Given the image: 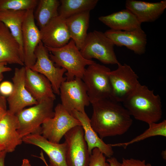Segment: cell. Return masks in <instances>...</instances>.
<instances>
[{
	"label": "cell",
	"instance_id": "f546056e",
	"mask_svg": "<svg viewBox=\"0 0 166 166\" xmlns=\"http://www.w3.org/2000/svg\"><path fill=\"white\" fill-rule=\"evenodd\" d=\"M121 164L123 166H152L149 163L146 164L145 160H141L133 158H123Z\"/></svg>",
	"mask_w": 166,
	"mask_h": 166
},
{
	"label": "cell",
	"instance_id": "cb8c5ba5",
	"mask_svg": "<svg viewBox=\"0 0 166 166\" xmlns=\"http://www.w3.org/2000/svg\"><path fill=\"white\" fill-rule=\"evenodd\" d=\"M26 12L25 10L0 11V22L3 23L8 28L17 41L23 56L22 26Z\"/></svg>",
	"mask_w": 166,
	"mask_h": 166
},
{
	"label": "cell",
	"instance_id": "ba28073f",
	"mask_svg": "<svg viewBox=\"0 0 166 166\" xmlns=\"http://www.w3.org/2000/svg\"><path fill=\"white\" fill-rule=\"evenodd\" d=\"M117 65L116 69L109 73L112 89L111 98L121 103L134 91L140 83L138 75L130 65L120 63Z\"/></svg>",
	"mask_w": 166,
	"mask_h": 166
},
{
	"label": "cell",
	"instance_id": "3957f363",
	"mask_svg": "<svg viewBox=\"0 0 166 166\" xmlns=\"http://www.w3.org/2000/svg\"><path fill=\"white\" fill-rule=\"evenodd\" d=\"M46 47L53 63L58 67L66 69V72L65 74L67 81L73 80L75 78L82 79L86 66L95 62L92 60L85 58L72 39L60 48Z\"/></svg>",
	"mask_w": 166,
	"mask_h": 166
},
{
	"label": "cell",
	"instance_id": "52a82bcc",
	"mask_svg": "<svg viewBox=\"0 0 166 166\" xmlns=\"http://www.w3.org/2000/svg\"><path fill=\"white\" fill-rule=\"evenodd\" d=\"M54 115L45 120L41 126V134L49 141L59 143L70 129L81 125L79 120L70 114L61 104L54 109Z\"/></svg>",
	"mask_w": 166,
	"mask_h": 166
},
{
	"label": "cell",
	"instance_id": "4316f807",
	"mask_svg": "<svg viewBox=\"0 0 166 166\" xmlns=\"http://www.w3.org/2000/svg\"><path fill=\"white\" fill-rule=\"evenodd\" d=\"M149 128L143 133L131 140L126 142L110 144L113 147H122L125 149L129 145L143 140L147 138L156 136L166 137V120L160 123H153L148 124Z\"/></svg>",
	"mask_w": 166,
	"mask_h": 166
},
{
	"label": "cell",
	"instance_id": "5bb4252c",
	"mask_svg": "<svg viewBox=\"0 0 166 166\" xmlns=\"http://www.w3.org/2000/svg\"><path fill=\"white\" fill-rule=\"evenodd\" d=\"M40 30L41 42L47 47H62L71 39L65 19L59 15L51 20Z\"/></svg>",
	"mask_w": 166,
	"mask_h": 166
},
{
	"label": "cell",
	"instance_id": "d6986e66",
	"mask_svg": "<svg viewBox=\"0 0 166 166\" xmlns=\"http://www.w3.org/2000/svg\"><path fill=\"white\" fill-rule=\"evenodd\" d=\"M25 67V86L35 99L38 102L48 99L55 100L56 96L48 79L30 68Z\"/></svg>",
	"mask_w": 166,
	"mask_h": 166
},
{
	"label": "cell",
	"instance_id": "603a6c76",
	"mask_svg": "<svg viewBox=\"0 0 166 166\" xmlns=\"http://www.w3.org/2000/svg\"><path fill=\"white\" fill-rule=\"evenodd\" d=\"M90 12L81 13L65 19L70 38L79 50L82 47L88 34Z\"/></svg>",
	"mask_w": 166,
	"mask_h": 166
},
{
	"label": "cell",
	"instance_id": "5b68a950",
	"mask_svg": "<svg viewBox=\"0 0 166 166\" xmlns=\"http://www.w3.org/2000/svg\"><path fill=\"white\" fill-rule=\"evenodd\" d=\"M108 67L95 62L86 68L82 78L90 103L111 98L112 89Z\"/></svg>",
	"mask_w": 166,
	"mask_h": 166
},
{
	"label": "cell",
	"instance_id": "8fae6325",
	"mask_svg": "<svg viewBox=\"0 0 166 166\" xmlns=\"http://www.w3.org/2000/svg\"><path fill=\"white\" fill-rule=\"evenodd\" d=\"M35 55L36 61L30 68L33 70L45 76L50 82L55 94H60V88L62 82L66 80L64 75L65 69L56 67L51 59L49 52L41 42L37 46Z\"/></svg>",
	"mask_w": 166,
	"mask_h": 166
},
{
	"label": "cell",
	"instance_id": "9a60e30c",
	"mask_svg": "<svg viewBox=\"0 0 166 166\" xmlns=\"http://www.w3.org/2000/svg\"><path fill=\"white\" fill-rule=\"evenodd\" d=\"M117 46H124L137 54L145 53L147 43V35L142 28L132 31L112 29L104 33Z\"/></svg>",
	"mask_w": 166,
	"mask_h": 166
},
{
	"label": "cell",
	"instance_id": "ab89813d",
	"mask_svg": "<svg viewBox=\"0 0 166 166\" xmlns=\"http://www.w3.org/2000/svg\"><path fill=\"white\" fill-rule=\"evenodd\" d=\"M4 150V148L0 145V152Z\"/></svg>",
	"mask_w": 166,
	"mask_h": 166
},
{
	"label": "cell",
	"instance_id": "4fadbf2b",
	"mask_svg": "<svg viewBox=\"0 0 166 166\" xmlns=\"http://www.w3.org/2000/svg\"><path fill=\"white\" fill-rule=\"evenodd\" d=\"M24 66L30 68L35 63V51L41 42V34L35 22L34 10L26 11L22 26Z\"/></svg>",
	"mask_w": 166,
	"mask_h": 166
},
{
	"label": "cell",
	"instance_id": "2e32d148",
	"mask_svg": "<svg viewBox=\"0 0 166 166\" xmlns=\"http://www.w3.org/2000/svg\"><path fill=\"white\" fill-rule=\"evenodd\" d=\"M24 143L40 148L49 158V166H68L66 158V145L51 142L39 133L29 135L22 138Z\"/></svg>",
	"mask_w": 166,
	"mask_h": 166
},
{
	"label": "cell",
	"instance_id": "f35d334b",
	"mask_svg": "<svg viewBox=\"0 0 166 166\" xmlns=\"http://www.w3.org/2000/svg\"><path fill=\"white\" fill-rule=\"evenodd\" d=\"M161 155L162 156V157L164 159L166 160V151H163L162 152Z\"/></svg>",
	"mask_w": 166,
	"mask_h": 166
},
{
	"label": "cell",
	"instance_id": "ac0fdd59",
	"mask_svg": "<svg viewBox=\"0 0 166 166\" xmlns=\"http://www.w3.org/2000/svg\"><path fill=\"white\" fill-rule=\"evenodd\" d=\"M19 127L16 115L7 110L0 121V145L7 153L14 151L23 142V138L17 131Z\"/></svg>",
	"mask_w": 166,
	"mask_h": 166
},
{
	"label": "cell",
	"instance_id": "e575fe53",
	"mask_svg": "<svg viewBox=\"0 0 166 166\" xmlns=\"http://www.w3.org/2000/svg\"><path fill=\"white\" fill-rule=\"evenodd\" d=\"M7 100L5 97L2 96L0 97V108L6 109Z\"/></svg>",
	"mask_w": 166,
	"mask_h": 166
},
{
	"label": "cell",
	"instance_id": "d590c367",
	"mask_svg": "<svg viewBox=\"0 0 166 166\" xmlns=\"http://www.w3.org/2000/svg\"><path fill=\"white\" fill-rule=\"evenodd\" d=\"M21 166H31L29 160L27 159H24Z\"/></svg>",
	"mask_w": 166,
	"mask_h": 166
},
{
	"label": "cell",
	"instance_id": "7a4b0ae2",
	"mask_svg": "<svg viewBox=\"0 0 166 166\" xmlns=\"http://www.w3.org/2000/svg\"><path fill=\"white\" fill-rule=\"evenodd\" d=\"M130 115L148 124L157 123L162 116L161 100L146 86L139 83L122 102Z\"/></svg>",
	"mask_w": 166,
	"mask_h": 166
},
{
	"label": "cell",
	"instance_id": "f1b7e54d",
	"mask_svg": "<svg viewBox=\"0 0 166 166\" xmlns=\"http://www.w3.org/2000/svg\"><path fill=\"white\" fill-rule=\"evenodd\" d=\"M106 157L99 149L94 148L90 155L88 166H109Z\"/></svg>",
	"mask_w": 166,
	"mask_h": 166
},
{
	"label": "cell",
	"instance_id": "277c9868",
	"mask_svg": "<svg viewBox=\"0 0 166 166\" xmlns=\"http://www.w3.org/2000/svg\"><path fill=\"white\" fill-rule=\"evenodd\" d=\"M54 101L51 99L43 100L16 115L19 123L17 131L22 137L34 133L41 134V125L54 116Z\"/></svg>",
	"mask_w": 166,
	"mask_h": 166
},
{
	"label": "cell",
	"instance_id": "d4e9b609",
	"mask_svg": "<svg viewBox=\"0 0 166 166\" xmlns=\"http://www.w3.org/2000/svg\"><path fill=\"white\" fill-rule=\"evenodd\" d=\"M60 4V1L57 0L38 1L34 15L35 20L40 29L59 15L58 10Z\"/></svg>",
	"mask_w": 166,
	"mask_h": 166
},
{
	"label": "cell",
	"instance_id": "6da1fadb",
	"mask_svg": "<svg viewBox=\"0 0 166 166\" xmlns=\"http://www.w3.org/2000/svg\"><path fill=\"white\" fill-rule=\"evenodd\" d=\"M91 104L93 113L90 123L102 139L122 135L131 126V116L121 103L109 98Z\"/></svg>",
	"mask_w": 166,
	"mask_h": 166
},
{
	"label": "cell",
	"instance_id": "8d00e7d4",
	"mask_svg": "<svg viewBox=\"0 0 166 166\" xmlns=\"http://www.w3.org/2000/svg\"><path fill=\"white\" fill-rule=\"evenodd\" d=\"M40 156H39V157L45 163L46 166H49V165H48V164L47 163L44 158L43 154L42 151H41V152L40 154Z\"/></svg>",
	"mask_w": 166,
	"mask_h": 166
},
{
	"label": "cell",
	"instance_id": "836d02e7",
	"mask_svg": "<svg viewBox=\"0 0 166 166\" xmlns=\"http://www.w3.org/2000/svg\"><path fill=\"white\" fill-rule=\"evenodd\" d=\"M6 153L4 150L0 152V166H5V160Z\"/></svg>",
	"mask_w": 166,
	"mask_h": 166
},
{
	"label": "cell",
	"instance_id": "74e56055",
	"mask_svg": "<svg viewBox=\"0 0 166 166\" xmlns=\"http://www.w3.org/2000/svg\"><path fill=\"white\" fill-rule=\"evenodd\" d=\"M7 111L6 109L2 108H0V121L6 113Z\"/></svg>",
	"mask_w": 166,
	"mask_h": 166
},
{
	"label": "cell",
	"instance_id": "7c38bea8",
	"mask_svg": "<svg viewBox=\"0 0 166 166\" xmlns=\"http://www.w3.org/2000/svg\"><path fill=\"white\" fill-rule=\"evenodd\" d=\"M26 67L16 68L12 78L13 89L7 99L9 109L11 113L16 115L27 106L38 103L26 88L25 84Z\"/></svg>",
	"mask_w": 166,
	"mask_h": 166
},
{
	"label": "cell",
	"instance_id": "44dd1931",
	"mask_svg": "<svg viewBox=\"0 0 166 166\" xmlns=\"http://www.w3.org/2000/svg\"><path fill=\"white\" fill-rule=\"evenodd\" d=\"M72 115L80 122L84 132V138L87 144L88 150L91 155L93 150L97 148L99 149L106 157L112 156L114 151L110 144L105 143L98 136L92 127L90 119L85 112L81 113L74 111Z\"/></svg>",
	"mask_w": 166,
	"mask_h": 166
},
{
	"label": "cell",
	"instance_id": "ffe728a7",
	"mask_svg": "<svg viewBox=\"0 0 166 166\" xmlns=\"http://www.w3.org/2000/svg\"><path fill=\"white\" fill-rule=\"evenodd\" d=\"M126 9L131 11L142 22H152L157 20L166 8V0L156 2L143 1L127 0Z\"/></svg>",
	"mask_w": 166,
	"mask_h": 166
},
{
	"label": "cell",
	"instance_id": "e0dca14e",
	"mask_svg": "<svg viewBox=\"0 0 166 166\" xmlns=\"http://www.w3.org/2000/svg\"><path fill=\"white\" fill-rule=\"evenodd\" d=\"M0 62L24 66V56L19 44L8 28L1 22Z\"/></svg>",
	"mask_w": 166,
	"mask_h": 166
},
{
	"label": "cell",
	"instance_id": "8992f818",
	"mask_svg": "<svg viewBox=\"0 0 166 166\" xmlns=\"http://www.w3.org/2000/svg\"><path fill=\"white\" fill-rule=\"evenodd\" d=\"M115 45L104 33L96 30L88 33L80 51L85 59H97L106 64H118L114 50Z\"/></svg>",
	"mask_w": 166,
	"mask_h": 166
},
{
	"label": "cell",
	"instance_id": "4dcf8cb0",
	"mask_svg": "<svg viewBox=\"0 0 166 166\" xmlns=\"http://www.w3.org/2000/svg\"><path fill=\"white\" fill-rule=\"evenodd\" d=\"M13 89V84L10 81H5L0 84V93L2 96L8 97L12 93Z\"/></svg>",
	"mask_w": 166,
	"mask_h": 166
},
{
	"label": "cell",
	"instance_id": "484cf974",
	"mask_svg": "<svg viewBox=\"0 0 166 166\" xmlns=\"http://www.w3.org/2000/svg\"><path fill=\"white\" fill-rule=\"evenodd\" d=\"M59 15L66 19L83 12L90 11L97 4L98 0H61Z\"/></svg>",
	"mask_w": 166,
	"mask_h": 166
},
{
	"label": "cell",
	"instance_id": "30bf717a",
	"mask_svg": "<svg viewBox=\"0 0 166 166\" xmlns=\"http://www.w3.org/2000/svg\"><path fill=\"white\" fill-rule=\"evenodd\" d=\"M68 166H88L90 154L81 126L74 127L64 136Z\"/></svg>",
	"mask_w": 166,
	"mask_h": 166
},
{
	"label": "cell",
	"instance_id": "1f68e13d",
	"mask_svg": "<svg viewBox=\"0 0 166 166\" xmlns=\"http://www.w3.org/2000/svg\"><path fill=\"white\" fill-rule=\"evenodd\" d=\"M7 64L5 62H0V82L3 78V73L12 70L11 68L6 66Z\"/></svg>",
	"mask_w": 166,
	"mask_h": 166
},
{
	"label": "cell",
	"instance_id": "d6a6232c",
	"mask_svg": "<svg viewBox=\"0 0 166 166\" xmlns=\"http://www.w3.org/2000/svg\"><path fill=\"white\" fill-rule=\"evenodd\" d=\"M107 161L109 164V166H123L122 164L120 163L116 158L111 157L106 160Z\"/></svg>",
	"mask_w": 166,
	"mask_h": 166
},
{
	"label": "cell",
	"instance_id": "7402d4cb",
	"mask_svg": "<svg viewBox=\"0 0 166 166\" xmlns=\"http://www.w3.org/2000/svg\"><path fill=\"white\" fill-rule=\"evenodd\" d=\"M98 19L113 30L132 31L141 29V23L137 17L126 9L107 15L100 16Z\"/></svg>",
	"mask_w": 166,
	"mask_h": 166
},
{
	"label": "cell",
	"instance_id": "83f0119b",
	"mask_svg": "<svg viewBox=\"0 0 166 166\" xmlns=\"http://www.w3.org/2000/svg\"><path fill=\"white\" fill-rule=\"evenodd\" d=\"M38 2L37 0H0V11L34 10Z\"/></svg>",
	"mask_w": 166,
	"mask_h": 166
},
{
	"label": "cell",
	"instance_id": "60d3db41",
	"mask_svg": "<svg viewBox=\"0 0 166 166\" xmlns=\"http://www.w3.org/2000/svg\"><path fill=\"white\" fill-rule=\"evenodd\" d=\"M2 96V95H1V94H0V97Z\"/></svg>",
	"mask_w": 166,
	"mask_h": 166
},
{
	"label": "cell",
	"instance_id": "9c48e42d",
	"mask_svg": "<svg viewBox=\"0 0 166 166\" xmlns=\"http://www.w3.org/2000/svg\"><path fill=\"white\" fill-rule=\"evenodd\" d=\"M59 95L61 104L71 115L74 111L85 112V107L90 103L85 86L80 78L62 82Z\"/></svg>",
	"mask_w": 166,
	"mask_h": 166
}]
</instances>
